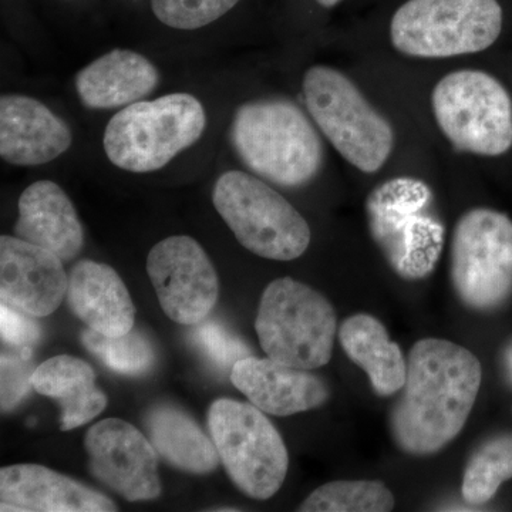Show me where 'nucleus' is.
I'll use <instances>...</instances> for the list:
<instances>
[{
	"instance_id": "obj_7",
	"label": "nucleus",
	"mask_w": 512,
	"mask_h": 512,
	"mask_svg": "<svg viewBox=\"0 0 512 512\" xmlns=\"http://www.w3.org/2000/svg\"><path fill=\"white\" fill-rule=\"evenodd\" d=\"M215 210L242 247L274 261H292L311 244V228L293 205L254 175L227 171L212 191Z\"/></svg>"
},
{
	"instance_id": "obj_16",
	"label": "nucleus",
	"mask_w": 512,
	"mask_h": 512,
	"mask_svg": "<svg viewBox=\"0 0 512 512\" xmlns=\"http://www.w3.org/2000/svg\"><path fill=\"white\" fill-rule=\"evenodd\" d=\"M72 141L69 126L40 101L20 94L0 99V156L6 163H50L66 153Z\"/></svg>"
},
{
	"instance_id": "obj_29",
	"label": "nucleus",
	"mask_w": 512,
	"mask_h": 512,
	"mask_svg": "<svg viewBox=\"0 0 512 512\" xmlns=\"http://www.w3.org/2000/svg\"><path fill=\"white\" fill-rule=\"evenodd\" d=\"M2 412H10L33 389L32 377L36 369H33L29 357L20 352L2 353Z\"/></svg>"
},
{
	"instance_id": "obj_31",
	"label": "nucleus",
	"mask_w": 512,
	"mask_h": 512,
	"mask_svg": "<svg viewBox=\"0 0 512 512\" xmlns=\"http://www.w3.org/2000/svg\"><path fill=\"white\" fill-rule=\"evenodd\" d=\"M503 373L507 383L512 386V340L503 353Z\"/></svg>"
},
{
	"instance_id": "obj_25",
	"label": "nucleus",
	"mask_w": 512,
	"mask_h": 512,
	"mask_svg": "<svg viewBox=\"0 0 512 512\" xmlns=\"http://www.w3.org/2000/svg\"><path fill=\"white\" fill-rule=\"evenodd\" d=\"M394 508L389 488L379 481H333L316 488L299 511L387 512Z\"/></svg>"
},
{
	"instance_id": "obj_6",
	"label": "nucleus",
	"mask_w": 512,
	"mask_h": 512,
	"mask_svg": "<svg viewBox=\"0 0 512 512\" xmlns=\"http://www.w3.org/2000/svg\"><path fill=\"white\" fill-rule=\"evenodd\" d=\"M303 94L316 126L348 163L367 174L386 164L394 147L393 128L348 76L313 66L303 77Z\"/></svg>"
},
{
	"instance_id": "obj_30",
	"label": "nucleus",
	"mask_w": 512,
	"mask_h": 512,
	"mask_svg": "<svg viewBox=\"0 0 512 512\" xmlns=\"http://www.w3.org/2000/svg\"><path fill=\"white\" fill-rule=\"evenodd\" d=\"M0 332L3 342L29 359L33 346L40 339V328L33 316L16 311L5 303L0 306Z\"/></svg>"
},
{
	"instance_id": "obj_11",
	"label": "nucleus",
	"mask_w": 512,
	"mask_h": 512,
	"mask_svg": "<svg viewBox=\"0 0 512 512\" xmlns=\"http://www.w3.org/2000/svg\"><path fill=\"white\" fill-rule=\"evenodd\" d=\"M451 281L476 311H495L512 295V221L503 212L474 208L458 220L451 245Z\"/></svg>"
},
{
	"instance_id": "obj_10",
	"label": "nucleus",
	"mask_w": 512,
	"mask_h": 512,
	"mask_svg": "<svg viewBox=\"0 0 512 512\" xmlns=\"http://www.w3.org/2000/svg\"><path fill=\"white\" fill-rule=\"evenodd\" d=\"M440 130L457 150L497 157L512 147V101L503 84L481 70H457L431 93Z\"/></svg>"
},
{
	"instance_id": "obj_8",
	"label": "nucleus",
	"mask_w": 512,
	"mask_h": 512,
	"mask_svg": "<svg viewBox=\"0 0 512 512\" xmlns=\"http://www.w3.org/2000/svg\"><path fill=\"white\" fill-rule=\"evenodd\" d=\"M501 29L497 0H409L394 13L390 39L403 55L446 59L483 52Z\"/></svg>"
},
{
	"instance_id": "obj_32",
	"label": "nucleus",
	"mask_w": 512,
	"mask_h": 512,
	"mask_svg": "<svg viewBox=\"0 0 512 512\" xmlns=\"http://www.w3.org/2000/svg\"><path fill=\"white\" fill-rule=\"evenodd\" d=\"M320 6L323 8H333V6L338 5V3L342 2V0H316Z\"/></svg>"
},
{
	"instance_id": "obj_9",
	"label": "nucleus",
	"mask_w": 512,
	"mask_h": 512,
	"mask_svg": "<svg viewBox=\"0 0 512 512\" xmlns=\"http://www.w3.org/2000/svg\"><path fill=\"white\" fill-rule=\"evenodd\" d=\"M208 427L229 478L242 493L268 500L281 490L288 450L262 410L237 400H215L208 410Z\"/></svg>"
},
{
	"instance_id": "obj_4",
	"label": "nucleus",
	"mask_w": 512,
	"mask_h": 512,
	"mask_svg": "<svg viewBox=\"0 0 512 512\" xmlns=\"http://www.w3.org/2000/svg\"><path fill=\"white\" fill-rule=\"evenodd\" d=\"M255 330L266 356L313 370L328 365L338 320L325 296L295 279L281 278L262 293Z\"/></svg>"
},
{
	"instance_id": "obj_5",
	"label": "nucleus",
	"mask_w": 512,
	"mask_h": 512,
	"mask_svg": "<svg viewBox=\"0 0 512 512\" xmlns=\"http://www.w3.org/2000/svg\"><path fill=\"white\" fill-rule=\"evenodd\" d=\"M431 201L429 185L413 177L392 178L367 197L370 234L396 274L409 281L430 275L443 251V224L426 214Z\"/></svg>"
},
{
	"instance_id": "obj_3",
	"label": "nucleus",
	"mask_w": 512,
	"mask_h": 512,
	"mask_svg": "<svg viewBox=\"0 0 512 512\" xmlns=\"http://www.w3.org/2000/svg\"><path fill=\"white\" fill-rule=\"evenodd\" d=\"M207 126L200 100L174 93L137 101L120 110L104 131V150L111 163L130 173L165 167L197 143Z\"/></svg>"
},
{
	"instance_id": "obj_15",
	"label": "nucleus",
	"mask_w": 512,
	"mask_h": 512,
	"mask_svg": "<svg viewBox=\"0 0 512 512\" xmlns=\"http://www.w3.org/2000/svg\"><path fill=\"white\" fill-rule=\"evenodd\" d=\"M2 512H114L106 495L37 464H16L0 470Z\"/></svg>"
},
{
	"instance_id": "obj_20",
	"label": "nucleus",
	"mask_w": 512,
	"mask_h": 512,
	"mask_svg": "<svg viewBox=\"0 0 512 512\" xmlns=\"http://www.w3.org/2000/svg\"><path fill=\"white\" fill-rule=\"evenodd\" d=\"M158 79L157 67L147 57L116 49L77 73L76 90L89 109H117L137 103L154 92Z\"/></svg>"
},
{
	"instance_id": "obj_13",
	"label": "nucleus",
	"mask_w": 512,
	"mask_h": 512,
	"mask_svg": "<svg viewBox=\"0 0 512 512\" xmlns=\"http://www.w3.org/2000/svg\"><path fill=\"white\" fill-rule=\"evenodd\" d=\"M94 477L127 501L160 497L157 450L136 427L120 419L94 424L84 437Z\"/></svg>"
},
{
	"instance_id": "obj_1",
	"label": "nucleus",
	"mask_w": 512,
	"mask_h": 512,
	"mask_svg": "<svg viewBox=\"0 0 512 512\" xmlns=\"http://www.w3.org/2000/svg\"><path fill=\"white\" fill-rule=\"evenodd\" d=\"M483 369L470 350L443 339H423L407 359L403 396L390 427L397 446L414 456L437 453L456 439L476 403Z\"/></svg>"
},
{
	"instance_id": "obj_21",
	"label": "nucleus",
	"mask_w": 512,
	"mask_h": 512,
	"mask_svg": "<svg viewBox=\"0 0 512 512\" xmlns=\"http://www.w3.org/2000/svg\"><path fill=\"white\" fill-rule=\"evenodd\" d=\"M33 389L52 397L62 407L60 429L69 431L84 426L107 406V396L96 386L93 367L79 357L55 356L37 367Z\"/></svg>"
},
{
	"instance_id": "obj_2",
	"label": "nucleus",
	"mask_w": 512,
	"mask_h": 512,
	"mask_svg": "<svg viewBox=\"0 0 512 512\" xmlns=\"http://www.w3.org/2000/svg\"><path fill=\"white\" fill-rule=\"evenodd\" d=\"M231 136L249 170L281 187L311 183L322 168L318 131L292 101L261 99L242 104L232 121Z\"/></svg>"
},
{
	"instance_id": "obj_14",
	"label": "nucleus",
	"mask_w": 512,
	"mask_h": 512,
	"mask_svg": "<svg viewBox=\"0 0 512 512\" xmlns=\"http://www.w3.org/2000/svg\"><path fill=\"white\" fill-rule=\"evenodd\" d=\"M69 288L63 259L18 237H0V299L33 318H45L62 305Z\"/></svg>"
},
{
	"instance_id": "obj_18",
	"label": "nucleus",
	"mask_w": 512,
	"mask_h": 512,
	"mask_svg": "<svg viewBox=\"0 0 512 512\" xmlns=\"http://www.w3.org/2000/svg\"><path fill=\"white\" fill-rule=\"evenodd\" d=\"M16 237L49 249L63 262L82 252L84 232L74 205L53 181H37L19 198Z\"/></svg>"
},
{
	"instance_id": "obj_24",
	"label": "nucleus",
	"mask_w": 512,
	"mask_h": 512,
	"mask_svg": "<svg viewBox=\"0 0 512 512\" xmlns=\"http://www.w3.org/2000/svg\"><path fill=\"white\" fill-rule=\"evenodd\" d=\"M511 478L512 433L497 434L485 440L468 460L461 493L467 504L484 505Z\"/></svg>"
},
{
	"instance_id": "obj_26",
	"label": "nucleus",
	"mask_w": 512,
	"mask_h": 512,
	"mask_svg": "<svg viewBox=\"0 0 512 512\" xmlns=\"http://www.w3.org/2000/svg\"><path fill=\"white\" fill-rule=\"evenodd\" d=\"M83 343L104 365L120 375H143L153 367L156 360L150 340L137 330L113 338L87 329L83 333Z\"/></svg>"
},
{
	"instance_id": "obj_19",
	"label": "nucleus",
	"mask_w": 512,
	"mask_h": 512,
	"mask_svg": "<svg viewBox=\"0 0 512 512\" xmlns=\"http://www.w3.org/2000/svg\"><path fill=\"white\" fill-rule=\"evenodd\" d=\"M66 296L70 309L87 328L113 338L133 330L136 308L111 266L89 259L77 262L69 274Z\"/></svg>"
},
{
	"instance_id": "obj_23",
	"label": "nucleus",
	"mask_w": 512,
	"mask_h": 512,
	"mask_svg": "<svg viewBox=\"0 0 512 512\" xmlns=\"http://www.w3.org/2000/svg\"><path fill=\"white\" fill-rule=\"evenodd\" d=\"M146 426L157 453L171 466L191 474H208L220 464L210 437L180 407L158 404L147 413Z\"/></svg>"
},
{
	"instance_id": "obj_27",
	"label": "nucleus",
	"mask_w": 512,
	"mask_h": 512,
	"mask_svg": "<svg viewBox=\"0 0 512 512\" xmlns=\"http://www.w3.org/2000/svg\"><path fill=\"white\" fill-rule=\"evenodd\" d=\"M239 0H151L154 15L173 29L204 28L222 18Z\"/></svg>"
},
{
	"instance_id": "obj_17",
	"label": "nucleus",
	"mask_w": 512,
	"mask_h": 512,
	"mask_svg": "<svg viewBox=\"0 0 512 512\" xmlns=\"http://www.w3.org/2000/svg\"><path fill=\"white\" fill-rule=\"evenodd\" d=\"M231 382L249 402L272 416H292L322 406L329 389L320 377L271 359L244 357L231 369Z\"/></svg>"
},
{
	"instance_id": "obj_22",
	"label": "nucleus",
	"mask_w": 512,
	"mask_h": 512,
	"mask_svg": "<svg viewBox=\"0 0 512 512\" xmlns=\"http://www.w3.org/2000/svg\"><path fill=\"white\" fill-rule=\"evenodd\" d=\"M339 340L349 359L365 370L377 394L392 396L403 389L407 360L382 322L357 313L340 325Z\"/></svg>"
},
{
	"instance_id": "obj_28",
	"label": "nucleus",
	"mask_w": 512,
	"mask_h": 512,
	"mask_svg": "<svg viewBox=\"0 0 512 512\" xmlns=\"http://www.w3.org/2000/svg\"><path fill=\"white\" fill-rule=\"evenodd\" d=\"M191 336L202 355L218 369H232L238 360L248 357L247 346L217 320H202Z\"/></svg>"
},
{
	"instance_id": "obj_12",
	"label": "nucleus",
	"mask_w": 512,
	"mask_h": 512,
	"mask_svg": "<svg viewBox=\"0 0 512 512\" xmlns=\"http://www.w3.org/2000/svg\"><path fill=\"white\" fill-rule=\"evenodd\" d=\"M147 272L165 315L180 325L207 319L220 295V281L207 252L195 239L178 235L158 242Z\"/></svg>"
}]
</instances>
